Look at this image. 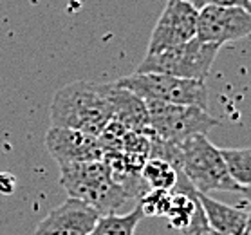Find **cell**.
<instances>
[{
    "label": "cell",
    "instance_id": "30bf717a",
    "mask_svg": "<svg viewBox=\"0 0 251 235\" xmlns=\"http://www.w3.org/2000/svg\"><path fill=\"white\" fill-rule=\"evenodd\" d=\"M46 145L56 163L96 161L105 156V149L98 136L67 127H51L46 134Z\"/></svg>",
    "mask_w": 251,
    "mask_h": 235
},
{
    "label": "cell",
    "instance_id": "7c38bea8",
    "mask_svg": "<svg viewBox=\"0 0 251 235\" xmlns=\"http://www.w3.org/2000/svg\"><path fill=\"white\" fill-rule=\"evenodd\" d=\"M195 195H197L201 207L204 210L206 221H208L211 230H215L219 234H228V235L244 234L248 221H250L251 210L224 205L221 201L213 199L208 194H201L197 190H195Z\"/></svg>",
    "mask_w": 251,
    "mask_h": 235
},
{
    "label": "cell",
    "instance_id": "52a82bcc",
    "mask_svg": "<svg viewBox=\"0 0 251 235\" xmlns=\"http://www.w3.org/2000/svg\"><path fill=\"white\" fill-rule=\"evenodd\" d=\"M199 9L184 0H168L155 24L147 52H161L183 46L197 36Z\"/></svg>",
    "mask_w": 251,
    "mask_h": 235
},
{
    "label": "cell",
    "instance_id": "44dd1931",
    "mask_svg": "<svg viewBox=\"0 0 251 235\" xmlns=\"http://www.w3.org/2000/svg\"><path fill=\"white\" fill-rule=\"evenodd\" d=\"M206 235H228V234H219V232H215V230H210Z\"/></svg>",
    "mask_w": 251,
    "mask_h": 235
},
{
    "label": "cell",
    "instance_id": "9a60e30c",
    "mask_svg": "<svg viewBox=\"0 0 251 235\" xmlns=\"http://www.w3.org/2000/svg\"><path fill=\"white\" fill-rule=\"evenodd\" d=\"M229 176L239 186H251V149H221Z\"/></svg>",
    "mask_w": 251,
    "mask_h": 235
},
{
    "label": "cell",
    "instance_id": "277c9868",
    "mask_svg": "<svg viewBox=\"0 0 251 235\" xmlns=\"http://www.w3.org/2000/svg\"><path fill=\"white\" fill-rule=\"evenodd\" d=\"M219 49L221 47L215 44H206L195 36L194 40L186 42L183 46L161 52H147L136 73H155L204 81L217 58Z\"/></svg>",
    "mask_w": 251,
    "mask_h": 235
},
{
    "label": "cell",
    "instance_id": "ac0fdd59",
    "mask_svg": "<svg viewBox=\"0 0 251 235\" xmlns=\"http://www.w3.org/2000/svg\"><path fill=\"white\" fill-rule=\"evenodd\" d=\"M13 188H15V179L6 172L0 174V192L2 194H11Z\"/></svg>",
    "mask_w": 251,
    "mask_h": 235
},
{
    "label": "cell",
    "instance_id": "ffe728a7",
    "mask_svg": "<svg viewBox=\"0 0 251 235\" xmlns=\"http://www.w3.org/2000/svg\"><path fill=\"white\" fill-rule=\"evenodd\" d=\"M242 235H251V215H250V221H248V226H246L244 234Z\"/></svg>",
    "mask_w": 251,
    "mask_h": 235
},
{
    "label": "cell",
    "instance_id": "5b68a950",
    "mask_svg": "<svg viewBox=\"0 0 251 235\" xmlns=\"http://www.w3.org/2000/svg\"><path fill=\"white\" fill-rule=\"evenodd\" d=\"M116 85L128 89L145 102H165L177 105H194L208 110V87L202 80H188L170 75L134 73L114 81Z\"/></svg>",
    "mask_w": 251,
    "mask_h": 235
},
{
    "label": "cell",
    "instance_id": "8992f818",
    "mask_svg": "<svg viewBox=\"0 0 251 235\" xmlns=\"http://www.w3.org/2000/svg\"><path fill=\"white\" fill-rule=\"evenodd\" d=\"M149 109L150 132L165 141H184L195 134L206 132L219 125V120L208 114L206 109L194 105H177L165 102H145Z\"/></svg>",
    "mask_w": 251,
    "mask_h": 235
},
{
    "label": "cell",
    "instance_id": "2e32d148",
    "mask_svg": "<svg viewBox=\"0 0 251 235\" xmlns=\"http://www.w3.org/2000/svg\"><path fill=\"white\" fill-rule=\"evenodd\" d=\"M170 203L172 192H168V190L150 188L149 192H145L139 197V207L143 208V213L150 215V217H166Z\"/></svg>",
    "mask_w": 251,
    "mask_h": 235
},
{
    "label": "cell",
    "instance_id": "d6986e66",
    "mask_svg": "<svg viewBox=\"0 0 251 235\" xmlns=\"http://www.w3.org/2000/svg\"><path fill=\"white\" fill-rule=\"evenodd\" d=\"M239 194L246 199V203L251 208V186H239Z\"/></svg>",
    "mask_w": 251,
    "mask_h": 235
},
{
    "label": "cell",
    "instance_id": "ba28073f",
    "mask_svg": "<svg viewBox=\"0 0 251 235\" xmlns=\"http://www.w3.org/2000/svg\"><path fill=\"white\" fill-rule=\"evenodd\" d=\"M251 35V11L237 6H208L199 11L197 38L223 47Z\"/></svg>",
    "mask_w": 251,
    "mask_h": 235
},
{
    "label": "cell",
    "instance_id": "3957f363",
    "mask_svg": "<svg viewBox=\"0 0 251 235\" xmlns=\"http://www.w3.org/2000/svg\"><path fill=\"white\" fill-rule=\"evenodd\" d=\"M60 183L69 197L85 201L96 208L100 215L114 213L128 199V194L116 183L107 163L96 161H71L58 163Z\"/></svg>",
    "mask_w": 251,
    "mask_h": 235
},
{
    "label": "cell",
    "instance_id": "4fadbf2b",
    "mask_svg": "<svg viewBox=\"0 0 251 235\" xmlns=\"http://www.w3.org/2000/svg\"><path fill=\"white\" fill-rule=\"evenodd\" d=\"M179 174L181 172L170 161L161 159V157H149L143 165L141 178L149 188L174 192L179 183Z\"/></svg>",
    "mask_w": 251,
    "mask_h": 235
},
{
    "label": "cell",
    "instance_id": "9c48e42d",
    "mask_svg": "<svg viewBox=\"0 0 251 235\" xmlns=\"http://www.w3.org/2000/svg\"><path fill=\"white\" fill-rule=\"evenodd\" d=\"M100 212L85 201L69 197L47 213L34 230V235H89Z\"/></svg>",
    "mask_w": 251,
    "mask_h": 235
},
{
    "label": "cell",
    "instance_id": "6da1fadb",
    "mask_svg": "<svg viewBox=\"0 0 251 235\" xmlns=\"http://www.w3.org/2000/svg\"><path fill=\"white\" fill-rule=\"evenodd\" d=\"M149 136L152 141L150 157L170 161L197 192H239V184L229 176L221 149L206 134H195L179 143L159 139L150 131Z\"/></svg>",
    "mask_w": 251,
    "mask_h": 235
},
{
    "label": "cell",
    "instance_id": "7a4b0ae2",
    "mask_svg": "<svg viewBox=\"0 0 251 235\" xmlns=\"http://www.w3.org/2000/svg\"><path fill=\"white\" fill-rule=\"evenodd\" d=\"M52 127H67L100 136L112 120V109L101 83L75 81L54 94L51 102Z\"/></svg>",
    "mask_w": 251,
    "mask_h": 235
},
{
    "label": "cell",
    "instance_id": "e0dca14e",
    "mask_svg": "<svg viewBox=\"0 0 251 235\" xmlns=\"http://www.w3.org/2000/svg\"><path fill=\"white\" fill-rule=\"evenodd\" d=\"M188 2L195 9H202V7L208 6H237V7H244L248 11H251V4L250 0H184Z\"/></svg>",
    "mask_w": 251,
    "mask_h": 235
},
{
    "label": "cell",
    "instance_id": "5bb4252c",
    "mask_svg": "<svg viewBox=\"0 0 251 235\" xmlns=\"http://www.w3.org/2000/svg\"><path fill=\"white\" fill-rule=\"evenodd\" d=\"M143 217H145V213L139 205L125 215H118L116 212L105 213V215L98 217L96 224L89 235H134L137 224L141 223Z\"/></svg>",
    "mask_w": 251,
    "mask_h": 235
},
{
    "label": "cell",
    "instance_id": "7402d4cb",
    "mask_svg": "<svg viewBox=\"0 0 251 235\" xmlns=\"http://www.w3.org/2000/svg\"><path fill=\"white\" fill-rule=\"evenodd\" d=\"M250 4H251V0H250Z\"/></svg>",
    "mask_w": 251,
    "mask_h": 235
},
{
    "label": "cell",
    "instance_id": "8fae6325",
    "mask_svg": "<svg viewBox=\"0 0 251 235\" xmlns=\"http://www.w3.org/2000/svg\"><path fill=\"white\" fill-rule=\"evenodd\" d=\"M103 89L112 109V120L120 121L128 131L143 132L149 129V109L143 98L116 83H103Z\"/></svg>",
    "mask_w": 251,
    "mask_h": 235
}]
</instances>
